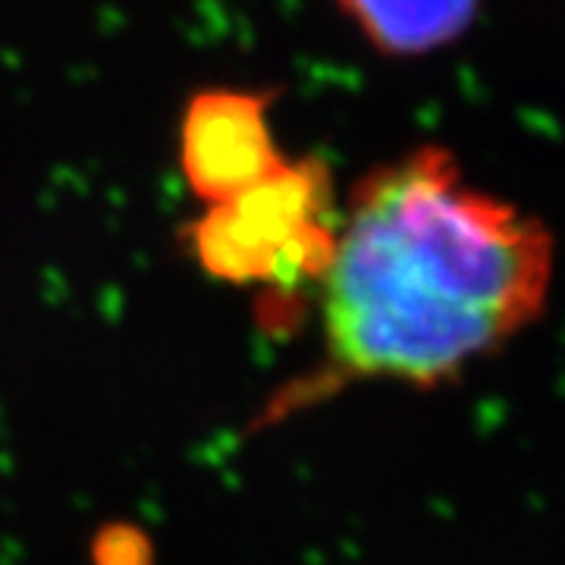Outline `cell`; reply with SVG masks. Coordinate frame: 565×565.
Returning <instances> with one entry per match:
<instances>
[{"label":"cell","instance_id":"1","mask_svg":"<svg viewBox=\"0 0 565 565\" xmlns=\"http://www.w3.org/2000/svg\"><path fill=\"white\" fill-rule=\"evenodd\" d=\"M553 280L544 217L418 145L352 185L318 280L327 349L352 377L446 384L541 321Z\"/></svg>","mask_w":565,"mask_h":565},{"label":"cell","instance_id":"2","mask_svg":"<svg viewBox=\"0 0 565 565\" xmlns=\"http://www.w3.org/2000/svg\"><path fill=\"white\" fill-rule=\"evenodd\" d=\"M337 226L330 167L286 158L264 180L207 204L185 226V245L217 280L292 289L321 280Z\"/></svg>","mask_w":565,"mask_h":565},{"label":"cell","instance_id":"3","mask_svg":"<svg viewBox=\"0 0 565 565\" xmlns=\"http://www.w3.org/2000/svg\"><path fill=\"white\" fill-rule=\"evenodd\" d=\"M274 92L202 88L180 120V173L207 207L274 173L286 154L270 129Z\"/></svg>","mask_w":565,"mask_h":565},{"label":"cell","instance_id":"4","mask_svg":"<svg viewBox=\"0 0 565 565\" xmlns=\"http://www.w3.org/2000/svg\"><path fill=\"white\" fill-rule=\"evenodd\" d=\"M484 0H337L345 20L355 25L384 57H427L468 35Z\"/></svg>","mask_w":565,"mask_h":565}]
</instances>
